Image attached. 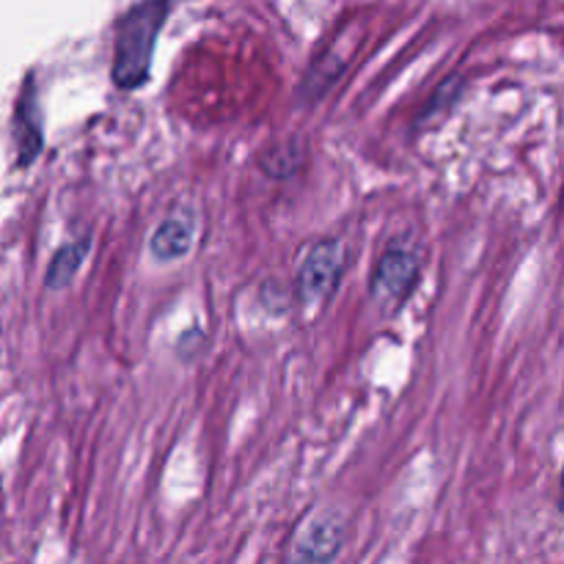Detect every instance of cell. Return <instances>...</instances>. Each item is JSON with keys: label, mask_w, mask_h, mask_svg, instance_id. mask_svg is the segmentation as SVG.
<instances>
[{"label": "cell", "mask_w": 564, "mask_h": 564, "mask_svg": "<svg viewBox=\"0 0 564 564\" xmlns=\"http://www.w3.org/2000/svg\"><path fill=\"white\" fill-rule=\"evenodd\" d=\"M193 237H196V226H193L191 215H169L154 229L152 240H149V253L158 262H176L191 253Z\"/></svg>", "instance_id": "cell-6"}, {"label": "cell", "mask_w": 564, "mask_h": 564, "mask_svg": "<svg viewBox=\"0 0 564 564\" xmlns=\"http://www.w3.org/2000/svg\"><path fill=\"white\" fill-rule=\"evenodd\" d=\"M171 0H141L116 25L113 42V86L121 91H135L147 86L152 77L154 47H158L160 31L169 20Z\"/></svg>", "instance_id": "cell-1"}, {"label": "cell", "mask_w": 564, "mask_h": 564, "mask_svg": "<svg viewBox=\"0 0 564 564\" xmlns=\"http://www.w3.org/2000/svg\"><path fill=\"white\" fill-rule=\"evenodd\" d=\"M301 160L303 147H297V143H281V147H273L270 152H264L259 158V165L273 180H286V176H292L301 169Z\"/></svg>", "instance_id": "cell-8"}, {"label": "cell", "mask_w": 564, "mask_h": 564, "mask_svg": "<svg viewBox=\"0 0 564 564\" xmlns=\"http://www.w3.org/2000/svg\"><path fill=\"white\" fill-rule=\"evenodd\" d=\"M341 270H345V246L341 240H319L308 248L297 270V295L306 306H317L330 292L339 286Z\"/></svg>", "instance_id": "cell-2"}, {"label": "cell", "mask_w": 564, "mask_h": 564, "mask_svg": "<svg viewBox=\"0 0 564 564\" xmlns=\"http://www.w3.org/2000/svg\"><path fill=\"white\" fill-rule=\"evenodd\" d=\"M341 543H345V521L336 512H319L308 518L306 527L297 532L290 556L301 562H330L339 554Z\"/></svg>", "instance_id": "cell-5"}, {"label": "cell", "mask_w": 564, "mask_h": 564, "mask_svg": "<svg viewBox=\"0 0 564 564\" xmlns=\"http://www.w3.org/2000/svg\"><path fill=\"white\" fill-rule=\"evenodd\" d=\"M88 248H91V237H83V240H72L55 251V257L50 259L47 275H44L47 290H64V286L72 284L80 264L86 262Z\"/></svg>", "instance_id": "cell-7"}, {"label": "cell", "mask_w": 564, "mask_h": 564, "mask_svg": "<svg viewBox=\"0 0 564 564\" xmlns=\"http://www.w3.org/2000/svg\"><path fill=\"white\" fill-rule=\"evenodd\" d=\"M419 279V257L405 242H391L372 275V297L380 306H400Z\"/></svg>", "instance_id": "cell-3"}, {"label": "cell", "mask_w": 564, "mask_h": 564, "mask_svg": "<svg viewBox=\"0 0 564 564\" xmlns=\"http://www.w3.org/2000/svg\"><path fill=\"white\" fill-rule=\"evenodd\" d=\"M11 135L17 149V169H28L33 160L42 154L44 147V113L39 102V86L33 75L25 77L22 91L14 105V119H11Z\"/></svg>", "instance_id": "cell-4"}]
</instances>
